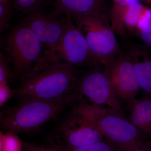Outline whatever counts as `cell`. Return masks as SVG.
Returning <instances> with one entry per match:
<instances>
[{
	"instance_id": "1",
	"label": "cell",
	"mask_w": 151,
	"mask_h": 151,
	"mask_svg": "<svg viewBox=\"0 0 151 151\" xmlns=\"http://www.w3.org/2000/svg\"><path fill=\"white\" fill-rule=\"evenodd\" d=\"M79 68L63 62L50 63L20 80L14 91L18 103L31 100L68 99L82 73Z\"/></svg>"
},
{
	"instance_id": "2",
	"label": "cell",
	"mask_w": 151,
	"mask_h": 151,
	"mask_svg": "<svg viewBox=\"0 0 151 151\" xmlns=\"http://www.w3.org/2000/svg\"><path fill=\"white\" fill-rule=\"evenodd\" d=\"M18 103L1 111L0 126L3 132L16 134L35 132L72 106L68 99Z\"/></svg>"
},
{
	"instance_id": "3",
	"label": "cell",
	"mask_w": 151,
	"mask_h": 151,
	"mask_svg": "<svg viewBox=\"0 0 151 151\" xmlns=\"http://www.w3.org/2000/svg\"><path fill=\"white\" fill-rule=\"evenodd\" d=\"M2 46L15 78H24L39 67L44 59L43 47L23 18L11 27Z\"/></svg>"
},
{
	"instance_id": "4",
	"label": "cell",
	"mask_w": 151,
	"mask_h": 151,
	"mask_svg": "<svg viewBox=\"0 0 151 151\" xmlns=\"http://www.w3.org/2000/svg\"><path fill=\"white\" fill-rule=\"evenodd\" d=\"M71 17L84 34L90 51L98 62L106 65L122 51L116 33L111 27L109 15Z\"/></svg>"
},
{
	"instance_id": "5",
	"label": "cell",
	"mask_w": 151,
	"mask_h": 151,
	"mask_svg": "<svg viewBox=\"0 0 151 151\" xmlns=\"http://www.w3.org/2000/svg\"><path fill=\"white\" fill-rule=\"evenodd\" d=\"M90 113L103 137L121 150H128L147 140L124 114L89 104Z\"/></svg>"
},
{
	"instance_id": "6",
	"label": "cell",
	"mask_w": 151,
	"mask_h": 151,
	"mask_svg": "<svg viewBox=\"0 0 151 151\" xmlns=\"http://www.w3.org/2000/svg\"><path fill=\"white\" fill-rule=\"evenodd\" d=\"M72 94L81 102L124 114V107L114 93L102 63L88 68L82 73Z\"/></svg>"
},
{
	"instance_id": "7",
	"label": "cell",
	"mask_w": 151,
	"mask_h": 151,
	"mask_svg": "<svg viewBox=\"0 0 151 151\" xmlns=\"http://www.w3.org/2000/svg\"><path fill=\"white\" fill-rule=\"evenodd\" d=\"M58 133L67 148L88 145L105 139L97 128L88 103L83 102L70 107L60 124Z\"/></svg>"
},
{
	"instance_id": "8",
	"label": "cell",
	"mask_w": 151,
	"mask_h": 151,
	"mask_svg": "<svg viewBox=\"0 0 151 151\" xmlns=\"http://www.w3.org/2000/svg\"><path fill=\"white\" fill-rule=\"evenodd\" d=\"M23 19L37 37L44 50V59L38 68L57 61L56 49L64 32L67 15L49 12L46 8L33 11Z\"/></svg>"
},
{
	"instance_id": "9",
	"label": "cell",
	"mask_w": 151,
	"mask_h": 151,
	"mask_svg": "<svg viewBox=\"0 0 151 151\" xmlns=\"http://www.w3.org/2000/svg\"><path fill=\"white\" fill-rule=\"evenodd\" d=\"M66 15V26L56 49L57 62L88 68L100 63L93 56L84 34L71 16Z\"/></svg>"
},
{
	"instance_id": "10",
	"label": "cell",
	"mask_w": 151,
	"mask_h": 151,
	"mask_svg": "<svg viewBox=\"0 0 151 151\" xmlns=\"http://www.w3.org/2000/svg\"><path fill=\"white\" fill-rule=\"evenodd\" d=\"M114 93L123 107L137 98L141 90L134 67L124 51L105 65Z\"/></svg>"
},
{
	"instance_id": "11",
	"label": "cell",
	"mask_w": 151,
	"mask_h": 151,
	"mask_svg": "<svg viewBox=\"0 0 151 151\" xmlns=\"http://www.w3.org/2000/svg\"><path fill=\"white\" fill-rule=\"evenodd\" d=\"M124 52L134 65L141 90L151 96V48L144 43L134 44Z\"/></svg>"
},
{
	"instance_id": "12",
	"label": "cell",
	"mask_w": 151,
	"mask_h": 151,
	"mask_svg": "<svg viewBox=\"0 0 151 151\" xmlns=\"http://www.w3.org/2000/svg\"><path fill=\"white\" fill-rule=\"evenodd\" d=\"M54 10L61 15L71 16L104 14L110 16L106 0H50Z\"/></svg>"
},
{
	"instance_id": "13",
	"label": "cell",
	"mask_w": 151,
	"mask_h": 151,
	"mask_svg": "<svg viewBox=\"0 0 151 151\" xmlns=\"http://www.w3.org/2000/svg\"><path fill=\"white\" fill-rule=\"evenodd\" d=\"M124 107L130 122L146 139L151 140V96L144 94Z\"/></svg>"
},
{
	"instance_id": "14",
	"label": "cell",
	"mask_w": 151,
	"mask_h": 151,
	"mask_svg": "<svg viewBox=\"0 0 151 151\" xmlns=\"http://www.w3.org/2000/svg\"><path fill=\"white\" fill-rule=\"evenodd\" d=\"M47 141L42 145L22 141L23 151H66V146L58 133L49 137Z\"/></svg>"
},
{
	"instance_id": "15",
	"label": "cell",
	"mask_w": 151,
	"mask_h": 151,
	"mask_svg": "<svg viewBox=\"0 0 151 151\" xmlns=\"http://www.w3.org/2000/svg\"><path fill=\"white\" fill-rule=\"evenodd\" d=\"M141 0H113V5L111 9L110 19L113 26L119 27L124 24V14L127 9L135 3Z\"/></svg>"
},
{
	"instance_id": "16",
	"label": "cell",
	"mask_w": 151,
	"mask_h": 151,
	"mask_svg": "<svg viewBox=\"0 0 151 151\" xmlns=\"http://www.w3.org/2000/svg\"><path fill=\"white\" fill-rule=\"evenodd\" d=\"M144 6L141 2H138L133 4L127 9L124 18V27L127 33L133 34L135 32Z\"/></svg>"
},
{
	"instance_id": "17",
	"label": "cell",
	"mask_w": 151,
	"mask_h": 151,
	"mask_svg": "<svg viewBox=\"0 0 151 151\" xmlns=\"http://www.w3.org/2000/svg\"><path fill=\"white\" fill-rule=\"evenodd\" d=\"M14 10L24 16L51 4L50 0H12Z\"/></svg>"
},
{
	"instance_id": "18",
	"label": "cell",
	"mask_w": 151,
	"mask_h": 151,
	"mask_svg": "<svg viewBox=\"0 0 151 151\" xmlns=\"http://www.w3.org/2000/svg\"><path fill=\"white\" fill-rule=\"evenodd\" d=\"M0 151H23L22 141L16 134L1 131Z\"/></svg>"
},
{
	"instance_id": "19",
	"label": "cell",
	"mask_w": 151,
	"mask_h": 151,
	"mask_svg": "<svg viewBox=\"0 0 151 151\" xmlns=\"http://www.w3.org/2000/svg\"><path fill=\"white\" fill-rule=\"evenodd\" d=\"M66 151H123L104 139L88 145L75 148L66 147Z\"/></svg>"
},
{
	"instance_id": "20",
	"label": "cell",
	"mask_w": 151,
	"mask_h": 151,
	"mask_svg": "<svg viewBox=\"0 0 151 151\" xmlns=\"http://www.w3.org/2000/svg\"><path fill=\"white\" fill-rule=\"evenodd\" d=\"M15 78L12 65L3 51L0 53V84H9Z\"/></svg>"
},
{
	"instance_id": "21",
	"label": "cell",
	"mask_w": 151,
	"mask_h": 151,
	"mask_svg": "<svg viewBox=\"0 0 151 151\" xmlns=\"http://www.w3.org/2000/svg\"><path fill=\"white\" fill-rule=\"evenodd\" d=\"M14 9L12 3L0 4V32L9 29L11 27V21Z\"/></svg>"
},
{
	"instance_id": "22",
	"label": "cell",
	"mask_w": 151,
	"mask_h": 151,
	"mask_svg": "<svg viewBox=\"0 0 151 151\" xmlns=\"http://www.w3.org/2000/svg\"><path fill=\"white\" fill-rule=\"evenodd\" d=\"M14 89H11L9 84H0V106L2 107L11 98L14 97Z\"/></svg>"
},
{
	"instance_id": "23",
	"label": "cell",
	"mask_w": 151,
	"mask_h": 151,
	"mask_svg": "<svg viewBox=\"0 0 151 151\" xmlns=\"http://www.w3.org/2000/svg\"><path fill=\"white\" fill-rule=\"evenodd\" d=\"M136 33L144 44L151 48V24Z\"/></svg>"
},
{
	"instance_id": "24",
	"label": "cell",
	"mask_w": 151,
	"mask_h": 151,
	"mask_svg": "<svg viewBox=\"0 0 151 151\" xmlns=\"http://www.w3.org/2000/svg\"><path fill=\"white\" fill-rule=\"evenodd\" d=\"M125 151H151V140L147 141L137 147Z\"/></svg>"
},
{
	"instance_id": "25",
	"label": "cell",
	"mask_w": 151,
	"mask_h": 151,
	"mask_svg": "<svg viewBox=\"0 0 151 151\" xmlns=\"http://www.w3.org/2000/svg\"><path fill=\"white\" fill-rule=\"evenodd\" d=\"M12 3V0H0V4H9Z\"/></svg>"
},
{
	"instance_id": "26",
	"label": "cell",
	"mask_w": 151,
	"mask_h": 151,
	"mask_svg": "<svg viewBox=\"0 0 151 151\" xmlns=\"http://www.w3.org/2000/svg\"><path fill=\"white\" fill-rule=\"evenodd\" d=\"M145 2H146L147 4H149L151 5V0H144Z\"/></svg>"
}]
</instances>
